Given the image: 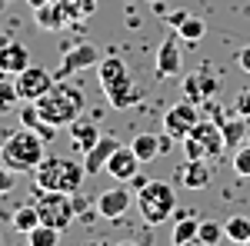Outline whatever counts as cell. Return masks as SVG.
I'll return each mask as SVG.
<instances>
[{
    "instance_id": "6da1fadb",
    "label": "cell",
    "mask_w": 250,
    "mask_h": 246,
    "mask_svg": "<svg viewBox=\"0 0 250 246\" xmlns=\"http://www.w3.org/2000/svg\"><path fill=\"white\" fill-rule=\"evenodd\" d=\"M43 147H47V140L37 130H30V127L20 123V130L7 133V140L0 147V163H7L14 173H30V170H37L40 160L47 156Z\"/></svg>"
},
{
    "instance_id": "7a4b0ae2",
    "label": "cell",
    "mask_w": 250,
    "mask_h": 246,
    "mask_svg": "<svg viewBox=\"0 0 250 246\" xmlns=\"http://www.w3.org/2000/svg\"><path fill=\"white\" fill-rule=\"evenodd\" d=\"M83 107H87V96L80 94L77 87H70L63 76L54 80V87L37 100V114L54 127H70L83 114Z\"/></svg>"
},
{
    "instance_id": "3957f363",
    "label": "cell",
    "mask_w": 250,
    "mask_h": 246,
    "mask_svg": "<svg viewBox=\"0 0 250 246\" xmlns=\"http://www.w3.org/2000/svg\"><path fill=\"white\" fill-rule=\"evenodd\" d=\"M137 209H140L147 227H160L177 209V193H173V187L167 180H147L137 189Z\"/></svg>"
},
{
    "instance_id": "277c9868",
    "label": "cell",
    "mask_w": 250,
    "mask_h": 246,
    "mask_svg": "<svg viewBox=\"0 0 250 246\" xmlns=\"http://www.w3.org/2000/svg\"><path fill=\"white\" fill-rule=\"evenodd\" d=\"M83 163L70 156H43L37 167V187L40 189H60V193H77L83 183Z\"/></svg>"
},
{
    "instance_id": "5b68a950",
    "label": "cell",
    "mask_w": 250,
    "mask_h": 246,
    "mask_svg": "<svg viewBox=\"0 0 250 246\" xmlns=\"http://www.w3.org/2000/svg\"><path fill=\"white\" fill-rule=\"evenodd\" d=\"M34 207L40 213V223L47 227H57L60 233L77 220V209H74V196L70 193H60V189H40L34 196Z\"/></svg>"
},
{
    "instance_id": "8992f818",
    "label": "cell",
    "mask_w": 250,
    "mask_h": 246,
    "mask_svg": "<svg viewBox=\"0 0 250 246\" xmlns=\"http://www.w3.org/2000/svg\"><path fill=\"white\" fill-rule=\"evenodd\" d=\"M14 83H17V90H20V100L37 103L40 96L54 87V74L43 70V67H37V63H30L27 70H20V74L14 76Z\"/></svg>"
},
{
    "instance_id": "52a82bcc",
    "label": "cell",
    "mask_w": 250,
    "mask_h": 246,
    "mask_svg": "<svg viewBox=\"0 0 250 246\" xmlns=\"http://www.w3.org/2000/svg\"><path fill=\"white\" fill-rule=\"evenodd\" d=\"M134 193L137 189L124 187V183L97 193V216L100 220H120V216H127V209L134 207Z\"/></svg>"
},
{
    "instance_id": "ba28073f",
    "label": "cell",
    "mask_w": 250,
    "mask_h": 246,
    "mask_svg": "<svg viewBox=\"0 0 250 246\" xmlns=\"http://www.w3.org/2000/svg\"><path fill=\"white\" fill-rule=\"evenodd\" d=\"M197 123H200V114H197L193 100H180V103H173L164 114V133H170L173 140H184Z\"/></svg>"
},
{
    "instance_id": "9c48e42d",
    "label": "cell",
    "mask_w": 250,
    "mask_h": 246,
    "mask_svg": "<svg viewBox=\"0 0 250 246\" xmlns=\"http://www.w3.org/2000/svg\"><path fill=\"white\" fill-rule=\"evenodd\" d=\"M97 63H100V50H97L94 43H77V47H70V50L60 57L57 80L77 74V70H87V67H97Z\"/></svg>"
},
{
    "instance_id": "30bf717a",
    "label": "cell",
    "mask_w": 250,
    "mask_h": 246,
    "mask_svg": "<svg viewBox=\"0 0 250 246\" xmlns=\"http://www.w3.org/2000/svg\"><path fill=\"white\" fill-rule=\"evenodd\" d=\"M140 156L134 153V147H117L114 153H110V160H107V173L114 176L117 183H130L137 173H140Z\"/></svg>"
},
{
    "instance_id": "8fae6325",
    "label": "cell",
    "mask_w": 250,
    "mask_h": 246,
    "mask_svg": "<svg viewBox=\"0 0 250 246\" xmlns=\"http://www.w3.org/2000/svg\"><path fill=\"white\" fill-rule=\"evenodd\" d=\"M104 96H107V103H110L114 110H127V107H137V103L144 100V90L137 87L130 76H120V80H114V83L104 87Z\"/></svg>"
},
{
    "instance_id": "7c38bea8",
    "label": "cell",
    "mask_w": 250,
    "mask_h": 246,
    "mask_svg": "<svg viewBox=\"0 0 250 246\" xmlns=\"http://www.w3.org/2000/svg\"><path fill=\"white\" fill-rule=\"evenodd\" d=\"M180 67H184V60H180V37H167L160 43V50H157V67L154 74L157 80H167V76H177L180 74Z\"/></svg>"
},
{
    "instance_id": "4fadbf2b",
    "label": "cell",
    "mask_w": 250,
    "mask_h": 246,
    "mask_svg": "<svg viewBox=\"0 0 250 246\" xmlns=\"http://www.w3.org/2000/svg\"><path fill=\"white\" fill-rule=\"evenodd\" d=\"M34 63V57H30V50L23 47V43H3L0 47V76H17L20 70H27Z\"/></svg>"
},
{
    "instance_id": "5bb4252c",
    "label": "cell",
    "mask_w": 250,
    "mask_h": 246,
    "mask_svg": "<svg viewBox=\"0 0 250 246\" xmlns=\"http://www.w3.org/2000/svg\"><path fill=\"white\" fill-rule=\"evenodd\" d=\"M187 136H197V140L204 143L207 156H220V153L227 150V136H224V130H220V123H217V120H200Z\"/></svg>"
},
{
    "instance_id": "9a60e30c",
    "label": "cell",
    "mask_w": 250,
    "mask_h": 246,
    "mask_svg": "<svg viewBox=\"0 0 250 246\" xmlns=\"http://www.w3.org/2000/svg\"><path fill=\"white\" fill-rule=\"evenodd\" d=\"M117 147H120L117 136H100L94 147L83 153V170H87V176H94V173H107V160H110V153H114Z\"/></svg>"
},
{
    "instance_id": "2e32d148",
    "label": "cell",
    "mask_w": 250,
    "mask_h": 246,
    "mask_svg": "<svg viewBox=\"0 0 250 246\" xmlns=\"http://www.w3.org/2000/svg\"><path fill=\"white\" fill-rule=\"evenodd\" d=\"M217 76L210 74V70H200V74H190L187 80H184V94H187V100H193V103H204V100H210L213 94H217Z\"/></svg>"
},
{
    "instance_id": "e0dca14e",
    "label": "cell",
    "mask_w": 250,
    "mask_h": 246,
    "mask_svg": "<svg viewBox=\"0 0 250 246\" xmlns=\"http://www.w3.org/2000/svg\"><path fill=\"white\" fill-rule=\"evenodd\" d=\"M180 183L187 189L210 187V167H207V160H187V163L180 167Z\"/></svg>"
},
{
    "instance_id": "ac0fdd59",
    "label": "cell",
    "mask_w": 250,
    "mask_h": 246,
    "mask_svg": "<svg viewBox=\"0 0 250 246\" xmlns=\"http://www.w3.org/2000/svg\"><path fill=\"white\" fill-rule=\"evenodd\" d=\"M70 140H74V147H77L80 153H87V150L97 143V140H100V130H97L94 120H83V116H77V120L70 123Z\"/></svg>"
},
{
    "instance_id": "d6986e66",
    "label": "cell",
    "mask_w": 250,
    "mask_h": 246,
    "mask_svg": "<svg viewBox=\"0 0 250 246\" xmlns=\"http://www.w3.org/2000/svg\"><path fill=\"white\" fill-rule=\"evenodd\" d=\"M220 130H224V136H227V147H240V143H247L250 116H244V114L224 116V120H220Z\"/></svg>"
},
{
    "instance_id": "ffe728a7",
    "label": "cell",
    "mask_w": 250,
    "mask_h": 246,
    "mask_svg": "<svg viewBox=\"0 0 250 246\" xmlns=\"http://www.w3.org/2000/svg\"><path fill=\"white\" fill-rule=\"evenodd\" d=\"M34 20H37L43 30H60L63 23H67V10L60 7V3H40L37 10H34Z\"/></svg>"
},
{
    "instance_id": "44dd1931",
    "label": "cell",
    "mask_w": 250,
    "mask_h": 246,
    "mask_svg": "<svg viewBox=\"0 0 250 246\" xmlns=\"http://www.w3.org/2000/svg\"><path fill=\"white\" fill-rule=\"evenodd\" d=\"M197 229H200V220L193 213H180V220L173 223V233L170 240L177 246H187V243H197Z\"/></svg>"
},
{
    "instance_id": "7402d4cb",
    "label": "cell",
    "mask_w": 250,
    "mask_h": 246,
    "mask_svg": "<svg viewBox=\"0 0 250 246\" xmlns=\"http://www.w3.org/2000/svg\"><path fill=\"white\" fill-rule=\"evenodd\" d=\"M130 147L140 156V163H150L154 156H160V136L157 133H137L134 140H130Z\"/></svg>"
},
{
    "instance_id": "603a6c76",
    "label": "cell",
    "mask_w": 250,
    "mask_h": 246,
    "mask_svg": "<svg viewBox=\"0 0 250 246\" xmlns=\"http://www.w3.org/2000/svg\"><path fill=\"white\" fill-rule=\"evenodd\" d=\"M120 76H127V63L120 57H104L97 63V80H100V87H107V83H114Z\"/></svg>"
},
{
    "instance_id": "cb8c5ba5",
    "label": "cell",
    "mask_w": 250,
    "mask_h": 246,
    "mask_svg": "<svg viewBox=\"0 0 250 246\" xmlns=\"http://www.w3.org/2000/svg\"><path fill=\"white\" fill-rule=\"evenodd\" d=\"M40 223V213H37V207L34 203H27V207H20V209H14V216H10V227L17 229L20 236H27L30 229Z\"/></svg>"
},
{
    "instance_id": "d4e9b609",
    "label": "cell",
    "mask_w": 250,
    "mask_h": 246,
    "mask_svg": "<svg viewBox=\"0 0 250 246\" xmlns=\"http://www.w3.org/2000/svg\"><path fill=\"white\" fill-rule=\"evenodd\" d=\"M220 240H227V233H224V223H220V220H200V229H197V243H200V246H217Z\"/></svg>"
},
{
    "instance_id": "484cf974",
    "label": "cell",
    "mask_w": 250,
    "mask_h": 246,
    "mask_svg": "<svg viewBox=\"0 0 250 246\" xmlns=\"http://www.w3.org/2000/svg\"><path fill=\"white\" fill-rule=\"evenodd\" d=\"M224 233L230 243H250V220L247 216H227L224 220Z\"/></svg>"
},
{
    "instance_id": "4316f807",
    "label": "cell",
    "mask_w": 250,
    "mask_h": 246,
    "mask_svg": "<svg viewBox=\"0 0 250 246\" xmlns=\"http://www.w3.org/2000/svg\"><path fill=\"white\" fill-rule=\"evenodd\" d=\"M204 34H207V23H204L200 17H187L180 27H177V37L184 40V43H190V47H193V43H200Z\"/></svg>"
},
{
    "instance_id": "83f0119b",
    "label": "cell",
    "mask_w": 250,
    "mask_h": 246,
    "mask_svg": "<svg viewBox=\"0 0 250 246\" xmlns=\"http://www.w3.org/2000/svg\"><path fill=\"white\" fill-rule=\"evenodd\" d=\"M60 240V229L57 227H47V223H37V227L27 233V243L30 246H54Z\"/></svg>"
},
{
    "instance_id": "f1b7e54d",
    "label": "cell",
    "mask_w": 250,
    "mask_h": 246,
    "mask_svg": "<svg viewBox=\"0 0 250 246\" xmlns=\"http://www.w3.org/2000/svg\"><path fill=\"white\" fill-rule=\"evenodd\" d=\"M17 103H20V90H17V83H0V114L14 110Z\"/></svg>"
},
{
    "instance_id": "f546056e",
    "label": "cell",
    "mask_w": 250,
    "mask_h": 246,
    "mask_svg": "<svg viewBox=\"0 0 250 246\" xmlns=\"http://www.w3.org/2000/svg\"><path fill=\"white\" fill-rule=\"evenodd\" d=\"M230 167H233L237 176H250V143H240V147H237Z\"/></svg>"
},
{
    "instance_id": "4dcf8cb0",
    "label": "cell",
    "mask_w": 250,
    "mask_h": 246,
    "mask_svg": "<svg viewBox=\"0 0 250 246\" xmlns=\"http://www.w3.org/2000/svg\"><path fill=\"white\" fill-rule=\"evenodd\" d=\"M184 156L187 160H207V150L197 136H184Z\"/></svg>"
},
{
    "instance_id": "1f68e13d",
    "label": "cell",
    "mask_w": 250,
    "mask_h": 246,
    "mask_svg": "<svg viewBox=\"0 0 250 246\" xmlns=\"http://www.w3.org/2000/svg\"><path fill=\"white\" fill-rule=\"evenodd\" d=\"M14 189V170L7 163H0V196H7Z\"/></svg>"
},
{
    "instance_id": "d6a6232c",
    "label": "cell",
    "mask_w": 250,
    "mask_h": 246,
    "mask_svg": "<svg viewBox=\"0 0 250 246\" xmlns=\"http://www.w3.org/2000/svg\"><path fill=\"white\" fill-rule=\"evenodd\" d=\"M237 67H240L244 74H250V43L240 50V54H237Z\"/></svg>"
},
{
    "instance_id": "836d02e7",
    "label": "cell",
    "mask_w": 250,
    "mask_h": 246,
    "mask_svg": "<svg viewBox=\"0 0 250 246\" xmlns=\"http://www.w3.org/2000/svg\"><path fill=\"white\" fill-rule=\"evenodd\" d=\"M237 114L250 116V94H240V96H237Z\"/></svg>"
},
{
    "instance_id": "e575fe53",
    "label": "cell",
    "mask_w": 250,
    "mask_h": 246,
    "mask_svg": "<svg viewBox=\"0 0 250 246\" xmlns=\"http://www.w3.org/2000/svg\"><path fill=\"white\" fill-rule=\"evenodd\" d=\"M187 17H190V14H184V10H177V14H170V23H173V27H180V23H184Z\"/></svg>"
},
{
    "instance_id": "d590c367",
    "label": "cell",
    "mask_w": 250,
    "mask_h": 246,
    "mask_svg": "<svg viewBox=\"0 0 250 246\" xmlns=\"http://www.w3.org/2000/svg\"><path fill=\"white\" fill-rule=\"evenodd\" d=\"M144 183H147V176H140V173H137L134 180H130V187H134V189H140V187H144Z\"/></svg>"
},
{
    "instance_id": "8d00e7d4",
    "label": "cell",
    "mask_w": 250,
    "mask_h": 246,
    "mask_svg": "<svg viewBox=\"0 0 250 246\" xmlns=\"http://www.w3.org/2000/svg\"><path fill=\"white\" fill-rule=\"evenodd\" d=\"M30 3H34V7H40V3H47V0H30Z\"/></svg>"
},
{
    "instance_id": "74e56055",
    "label": "cell",
    "mask_w": 250,
    "mask_h": 246,
    "mask_svg": "<svg viewBox=\"0 0 250 246\" xmlns=\"http://www.w3.org/2000/svg\"><path fill=\"white\" fill-rule=\"evenodd\" d=\"M3 140H7V133H0V147H3Z\"/></svg>"
},
{
    "instance_id": "f35d334b",
    "label": "cell",
    "mask_w": 250,
    "mask_h": 246,
    "mask_svg": "<svg viewBox=\"0 0 250 246\" xmlns=\"http://www.w3.org/2000/svg\"><path fill=\"white\" fill-rule=\"evenodd\" d=\"M3 3H7V0H0V10H3Z\"/></svg>"
},
{
    "instance_id": "ab89813d",
    "label": "cell",
    "mask_w": 250,
    "mask_h": 246,
    "mask_svg": "<svg viewBox=\"0 0 250 246\" xmlns=\"http://www.w3.org/2000/svg\"><path fill=\"white\" fill-rule=\"evenodd\" d=\"M247 143H250V133H247Z\"/></svg>"
}]
</instances>
